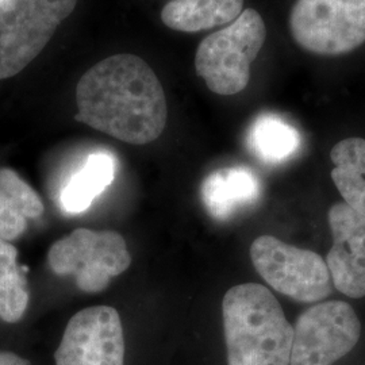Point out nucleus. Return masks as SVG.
Masks as SVG:
<instances>
[{"label":"nucleus","mask_w":365,"mask_h":365,"mask_svg":"<svg viewBox=\"0 0 365 365\" xmlns=\"http://www.w3.org/2000/svg\"><path fill=\"white\" fill-rule=\"evenodd\" d=\"M78 122L133 145L153 143L165 129L163 86L143 58L120 53L88 69L76 88Z\"/></svg>","instance_id":"f257e3e1"},{"label":"nucleus","mask_w":365,"mask_h":365,"mask_svg":"<svg viewBox=\"0 0 365 365\" xmlns=\"http://www.w3.org/2000/svg\"><path fill=\"white\" fill-rule=\"evenodd\" d=\"M229 365H289L294 327L264 286L230 288L222 302Z\"/></svg>","instance_id":"f03ea898"},{"label":"nucleus","mask_w":365,"mask_h":365,"mask_svg":"<svg viewBox=\"0 0 365 365\" xmlns=\"http://www.w3.org/2000/svg\"><path fill=\"white\" fill-rule=\"evenodd\" d=\"M267 38V27L253 9L203 39L196 51L195 69L210 91L223 96L235 95L248 86L250 66Z\"/></svg>","instance_id":"7ed1b4c3"},{"label":"nucleus","mask_w":365,"mask_h":365,"mask_svg":"<svg viewBox=\"0 0 365 365\" xmlns=\"http://www.w3.org/2000/svg\"><path fill=\"white\" fill-rule=\"evenodd\" d=\"M78 0H0V80L24 71L52 39Z\"/></svg>","instance_id":"20e7f679"},{"label":"nucleus","mask_w":365,"mask_h":365,"mask_svg":"<svg viewBox=\"0 0 365 365\" xmlns=\"http://www.w3.org/2000/svg\"><path fill=\"white\" fill-rule=\"evenodd\" d=\"M289 33L302 49L318 56H342L365 43V0H297Z\"/></svg>","instance_id":"39448f33"},{"label":"nucleus","mask_w":365,"mask_h":365,"mask_svg":"<svg viewBox=\"0 0 365 365\" xmlns=\"http://www.w3.org/2000/svg\"><path fill=\"white\" fill-rule=\"evenodd\" d=\"M48 261L54 274L73 276L78 289L96 294L128 271L131 256L125 238L115 232L76 229L53 244Z\"/></svg>","instance_id":"423d86ee"},{"label":"nucleus","mask_w":365,"mask_h":365,"mask_svg":"<svg viewBox=\"0 0 365 365\" xmlns=\"http://www.w3.org/2000/svg\"><path fill=\"white\" fill-rule=\"evenodd\" d=\"M250 259L261 277L291 299L315 303L331 292L327 261L313 250L297 248L274 235H261L250 247Z\"/></svg>","instance_id":"0eeeda50"},{"label":"nucleus","mask_w":365,"mask_h":365,"mask_svg":"<svg viewBox=\"0 0 365 365\" xmlns=\"http://www.w3.org/2000/svg\"><path fill=\"white\" fill-rule=\"evenodd\" d=\"M289 365H334L357 345L361 324L342 300L314 304L294 325Z\"/></svg>","instance_id":"6e6552de"},{"label":"nucleus","mask_w":365,"mask_h":365,"mask_svg":"<svg viewBox=\"0 0 365 365\" xmlns=\"http://www.w3.org/2000/svg\"><path fill=\"white\" fill-rule=\"evenodd\" d=\"M122 322L110 306L88 307L71 318L56 351V365H123Z\"/></svg>","instance_id":"1a4fd4ad"},{"label":"nucleus","mask_w":365,"mask_h":365,"mask_svg":"<svg viewBox=\"0 0 365 365\" xmlns=\"http://www.w3.org/2000/svg\"><path fill=\"white\" fill-rule=\"evenodd\" d=\"M333 247L327 256L331 283L341 294L360 299L365 297V217L345 203L329 210Z\"/></svg>","instance_id":"9d476101"},{"label":"nucleus","mask_w":365,"mask_h":365,"mask_svg":"<svg viewBox=\"0 0 365 365\" xmlns=\"http://www.w3.org/2000/svg\"><path fill=\"white\" fill-rule=\"evenodd\" d=\"M260 194L259 176L242 165L211 172L200 187L205 207L218 221H226L238 211L253 206Z\"/></svg>","instance_id":"9b49d317"},{"label":"nucleus","mask_w":365,"mask_h":365,"mask_svg":"<svg viewBox=\"0 0 365 365\" xmlns=\"http://www.w3.org/2000/svg\"><path fill=\"white\" fill-rule=\"evenodd\" d=\"M117 173V158L106 150L93 152L86 158L60 192L61 209L80 214L91 207L95 199L113 184Z\"/></svg>","instance_id":"f8f14e48"},{"label":"nucleus","mask_w":365,"mask_h":365,"mask_svg":"<svg viewBox=\"0 0 365 365\" xmlns=\"http://www.w3.org/2000/svg\"><path fill=\"white\" fill-rule=\"evenodd\" d=\"M242 11L244 0H170L161 11V19L173 30L197 33L229 25Z\"/></svg>","instance_id":"ddd939ff"},{"label":"nucleus","mask_w":365,"mask_h":365,"mask_svg":"<svg viewBox=\"0 0 365 365\" xmlns=\"http://www.w3.org/2000/svg\"><path fill=\"white\" fill-rule=\"evenodd\" d=\"M248 145L260 161L277 165L298 155L302 135L295 126L280 115L264 113L250 126Z\"/></svg>","instance_id":"4468645a"},{"label":"nucleus","mask_w":365,"mask_h":365,"mask_svg":"<svg viewBox=\"0 0 365 365\" xmlns=\"http://www.w3.org/2000/svg\"><path fill=\"white\" fill-rule=\"evenodd\" d=\"M331 180L344 203L365 217V140L353 137L339 141L330 152Z\"/></svg>","instance_id":"2eb2a0df"},{"label":"nucleus","mask_w":365,"mask_h":365,"mask_svg":"<svg viewBox=\"0 0 365 365\" xmlns=\"http://www.w3.org/2000/svg\"><path fill=\"white\" fill-rule=\"evenodd\" d=\"M26 274L18 262V250L0 238V318L9 324L18 322L29 306Z\"/></svg>","instance_id":"dca6fc26"},{"label":"nucleus","mask_w":365,"mask_h":365,"mask_svg":"<svg viewBox=\"0 0 365 365\" xmlns=\"http://www.w3.org/2000/svg\"><path fill=\"white\" fill-rule=\"evenodd\" d=\"M27 218L19 200L0 184V238L13 241L25 233Z\"/></svg>","instance_id":"f3484780"},{"label":"nucleus","mask_w":365,"mask_h":365,"mask_svg":"<svg viewBox=\"0 0 365 365\" xmlns=\"http://www.w3.org/2000/svg\"><path fill=\"white\" fill-rule=\"evenodd\" d=\"M0 184L19 200L27 220H36L43 214V203L38 194L15 170L0 168Z\"/></svg>","instance_id":"a211bd4d"},{"label":"nucleus","mask_w":365,"mask_h":365,"mask_svg":"<svg viewBox=\"0 0 365 365\" xmlns=\"http://www.w3.org/2000/svg\"><path fill=\"white\" fill-rule=\"evenodd\" d=\"M0 365H30V363L15 353L0 352Z\"/></svg>","instance_id":"6ab92c4d"}]
</instances>
